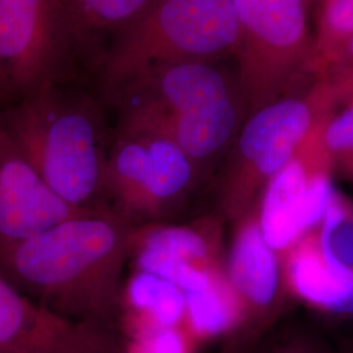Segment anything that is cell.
<instances>
[{
  "label": "cell",
  "instance_id": "cell-3",
  "mask_svg": "<svg viewBox=\"0 0 353 353\" xmlns=\"http://www.w3.org/2000/svg\"><path fill=\"white\" fill-rule=\"evenodd\" d=\"M123 131L176 141L198 168L230 148L248 105L237 80L219 62H182L156 68L113 99Z\"/></svg>",
  "mask_w": 353,
  "mask_h": 353
},
{
  "label": "cell",
  "instance_id": "cell-18",
  "mask_svg": "<svg viewBox=\"0 0 353 353\" xmlns=\"http://www.w3.org/2000/svg\"><path fill=\"white\" fill-rule=\"evenodd\" d=\"M353 36V0H319L310 71L318 74Z\"/></svg>",
  "mask_w": 353,
  "mask_h": 353
},
{
  "label": "cell",
  "instance_id": "cell-20",
  "mask_svg": "<svg viewBox=\"0 0 353 353\" xmlns=\"http://www.w3.org/2000/svg\"><path fill=\"white\" fill-rule=\"evenodd\" d=\"M318 84L331 105L353 103V36L318 74Z\"/></svg>",
  "mask_w": 353,
  "mask_h": 353
},
{
  "label": "cell",
  "instance_id": "cell-17",
  "mask_svg": "<svg viewBox=\"0 0 353 353\" xmlns=\"http://www.w3.org/2000/svg\"><path fill=\"white\" fill-rule=\"evenodd\" d=\"M185 294L186 316L195 335L212 338L233 334L241 322L240 306L220 272L202 290Z\"/></svg>",
  "mask_w": 353,
  "mask_h": 353
},
{
  "label": "cell",
  "instance_id": "cell-14",
  "mask_svg": "<svg viewBox=\"0 0 353 353\" xmlns=\"http://www.w3.org/2000/svg\"><path fill=\"white\" fill-rule=\"evenodd\" d=\"M290 276L293 288L306 301L334 314L353 316V275L331 274L314 243H305L292 255Z\"/></svg>",
  "mask_w": 353,
  "mask_h": 353
},
{
  "label": "cell",
  "instance_id": "cell-13",
  "mask_svg": "<svg viewBox=\"0 0 353 353\" xmlns=\"http://www.w3.org/2000/svg\"><path fill=\"white\" fill-rule=\"evenodd\" d=\"M131 259L137 271L166 279L176 287L196 265L212 267L208 237L189 225L154 223L140 225Z\"/></svg>",
  "mask_w": 353,
  "mask_h": 353
},
{
  "label": "cell",
  "instance_id": "cell-2",
  "mask_svg": "<svg viewBox=\"0 0 353 353\" xmlns=\"http://www.w3.org/2000/svg\"><path fill=\"white\" fill-rule=\"evenodd\" d=\"M58 80L0 110V125L63 201L87 212H110L106 164L110 140L100 105Z\"/></svg>",
  "mask_w": 353,
  "mask_h": 353
},
{
  "label": "cell",
  "instance_id": "cell-9",
  "mask_svg": "<svg viewBox=\"0 0 353 353\" xmlns=\"http://www.w3.org/2000/svg\"><path fill=\"white\" fill-rule=\"evenodd\" d=\"M322 119L297 154L262 191L258 224L265 242L275 252L287 249L327 212L330 194L312 182L313 172L328 157L321 140Z\"/></svg>",
  "mask_w": 353,
  "mask_h": 353
},
{
  "label": "cell",
  "instance_id": "cell-21",
  "mask_svg": "<svg viewBox=\"0 0 353 353\" xmlns=\"http://www.w3.org/2000/svg\"><path fill=\"white\" fill-rule=\"evenodd\" d=\"M321 140L330 159H336L353 172V103L341 113L326 118L321 128Z\"/></svg>",
  "mask_w": 353,
  "mask_h": 353
},
{
  "label": "cell",
  "instance_id": "cell-22",
  "mask_svg": "<svg viewBox=\"0 0 353 353\" xmlns=\"http://www.w3.org/2000/svg\"><path fill=\"white\" fill-rule=\"evenodd\" d=\"M127 339L128 353H188L186 339L179 327L139 326Z\"/></svg>",
  "mask_w": 353,
  "mask_h": 353
},
{
  "label": "cell",
  "instance_id": "cell-8",
  "mask_svg": "<svg viewBox=\"0 0 353 353\" xmlns=\"http://www.w3.org/2000/svg\"><path fill=\"white\" fill-rule=\"evenodd\" d=\"M75 45L61 0H0L3 108L62 80Z\"/></svg>",
  "mask_w": 353,
  "mask_h": 353
},
{
  "label": "cell",
  "instance_id": "cell-24",
  "mask_svg": "<svg viewBox=\"0 0 353 353\" xmlns=\"http://www.w3.org/2000/svg\"><path fill=\"white\" fill-rule=\"evenodd\" d=\"M1 108H3V101H1V97H0V110H1Z\"/></svg>",
  "mask_w": 353,
  "mask_h": 353
},
{
  "label": "cell",
  "instance_id": "cell-7",
  "mask_svg": "<svg viewBox=\"0 0 353 353\" xmlns=\"http://www.w3.org/2000/svg\"><path fill=\"white\" fill-rule=\"evenodd\" d=\"M198 173L176 141L118 130L108 153V210L137 225L165 223L194 189Z\"/></svg>",
  "mask_w": 353,
  "mask_h": 353
},
{
  "label": "cell",
  "instance_id": "cell-11",
  "mask_svg": "<svg viewBox=\"0 0 353 353\" xmlns=\"http://www.w3.org/2000/svg\"><path fill=\"white\" fill-rule=\"evenodd\" d=\"M0 353H105V335L30 300L0 272Z\"/></svg>",
  "mask_w": 353,
  "mask_h": 353
},
{
  "label": "cell",
  "instance_id": "cell-25",
  "mask_svg": "<svg viewBox=\"0 0 353 353\" xmlns=\"http://www.w3.org/2000/svg\"><path fill=\"white\" fill-rule=\"evenodd\" d=\"M310 1H312V0H307V3H310Z\"/></svg>",
  "mask_w": 353,
  "mask_h": 353
},
{
  "label": "cell",
  "instance_id": "cell-6",
  "mask_svg": "<svg viewBox=\"0 0 353 353\" xmlns=\"http://www.w3.org/2000/svg\"><path fill=\"white\" fill-rule=\"evenodd\" d=\"M240 26L237 80L248 112L279 99L310 71L314 37L307 0H232ZM248 113V114H249Z\"/></svg>",
  "mask_w": 353,
  "mask_h": 353
},
{
  "label": "cell",
  "instance_id": "cell-1",
  "mask_svg": "<svg viewBox=\"0 0 353 353\" xmlns=\"http://www.w3.org/2000/svg\"><path fill=\"white\" fill-rule=\"evenodd\" d=\"M139 227L113 212L77 214L1 254L0 272L58 316L123 331V271Z\"/></svg>",
  "mask_w": 353,
  "mask_h": 353
},
{
  "label": "cell",
  "instance_id": "cell-23",
  "mask_svg": "<svg viewBox=\"0 0 353 353\" xmlns=\"http://www.w3.org/2000/svg\"><path fill=\"white\" fill-rule=\"evenodd\" d=\"M258 353H330L321 341L309 335H290Z\"/></svg>",
  "mask_w": 353,
  "mask_h": 353
},
{
  "label": "cell",
  "instance_id": "cell-10",
  "mask_svg": "<svg viewBox=\"0 0 353 353\" xmlns=\"http://www.w3.org/2000/svg\"><path fill=\"white\" fill-rule=\"evenodd\" d=\"M88 214L55 194L0 125V255L14 245Z\"/></svg>",
  "mask_w": 353,
  "mask_h": 353
},
{
  "label": "cell",
  "instance_id": "cell-15",
  "mask_svg": "<svg viewBox=\"0 0 353 353\" xmlns=\"http://www.w3.org/2000/svg\"><path fill=\"white\" fill-rule=\"evenodd\" d=\"M153 0H61L76 45L93 38L113 39L138 19Z\"/></svg>",
  "mask_w": 353,
  "mask_h": 353
},
{
  "label": "cell",
  "instance_id": "cell-19",
  "mask_svg": "<svg viewBox=\"0 0 353 353\" xmlns=\"http://www.w3.org/2000/svg\"><path fill=\"white\" fill-rule=\"evenodd\" d=\"M318 249L328 271L339 278L353 275V221L336 199L322 220Z\"/></svg>",
  "mask_w": 353,
  "mask_h": 353
},
{
  "label": "cell",
  "instance_id": "cell-4",
  "mask_svg": "<svg viewBox=\"0 0 353 353\" xmlns=\"http://www.w3.org/2000/svg\"><path fill=\"white\" fill-rule=\"evenodd\" d=\"M240 26L232 0H153L110 41L100 62L102 93L110 101L156 68L236 58Z\"/></svg>",
  "mask_w": 353,
  "mask_h": 353
},
{
  "label": "cell",
  "instance_id": "cell-12",
  "mask_svg": "<svg viewBox=\"0 0 353 353\" xmlns=\"http://www.w3.org/2000/svg\"><path fill=\"white\" fill-rule=\"evenodd\" d=\"M245 219L230 245L225 263V280L240 306L241 322L230 335L236 348L252 350L261 334L262 316L278 300L280 265L276 252L268 246L256 219Z\"/></svg>",
  "mask_w": 353,
  "mask_h": 353
},
{
  "label": "cell",
  "instance_id": "cell-16",
  "mask_svg": "<svg viewBox=\"0 0 353 353\" xmlns=\"http://www.w3.org/2000/svg\"><path fill=\"white\" fill-rule=\"evenodd\" d=\"M130 305L139 316H147L145 325L179 327L186 316L183 292L172 281L157 275L137 271L123 293V309Z\"/></svg>",
  "mask_w": 353,
  "mask_h": 353
},
{
  "label": "cell",
  "instance_id": "cell-5",
  "mask_svg": "<svg viewBox=\"0 0 353 353\" xmlns=\"http://www.w3.org/2000/svg\"><path fill=\"white\" fill-rule=\"evenodd\" d=\"M331 106L316 83L307 96L279 97L248 114L230 145L223 212L230 219L246 216L254 196L297 154Z\"/></svg>",
  "mask_w": 353,
  "mask_h": 353
}]
</instances>
